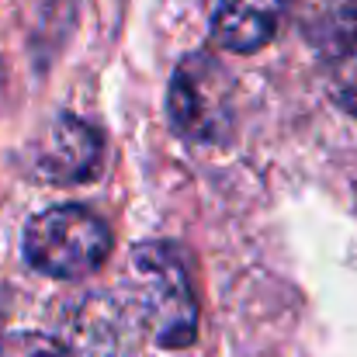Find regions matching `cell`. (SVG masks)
Returning a JSON list of instances; mask_svg holds the SVG:
<instances>
[{"label": "cell", "mask_w": 357, "mask_h": 357, "mask_svg": "<svg viewBox=\"0 0 357 357\" xmlns=\"http://www.w3.org/2000/svg\"><path fill=\"white\" fill-rule=\"evenodd\" d=\"M108 253H112L108 226L80 205L45 208L24 229V260L45 278L59 281L87 278L105 264Z\"/></svg>", "instance_id": "obj_1"}, {"label": "cell", "mask_w": 357, "mask_h": 357, "mask_svg": "<svg viewBox=\"0 0 357 357\" xmlns=\"http://www.w3.org/2000/svg\"><path fill=\"white\" fill-rule=\"evenodd\" d=\"M132 295L153 326L156 340L167 347H184L195 340V295L181 257L167 243H142L128 264Z\"/></svg>", "instance_id": "obj_2"}, {"label": "cell", "mask_w": 357, "mask_h": 357, "mask_svg": "<svg viewBox=\"0 0 357 357\" xmlns=\"http://www.w3.org/2000/svg\"><path fill=\"white\" fill-rule=\"evenodd\" d=\"M170 121L191 142H222L233 125V84L208 56H188L170 80Z\"/></svg>", "instance_id": "obj_3"}, {"label": "cell", "mask_w": 357, "mask_h": 357, "mask_svg": "<svg viewBox=\"0 0 357 357\" xmlns=\"http://www.w3.org/2000/svg\"><path fill=\"white\" fill-rule=\"evenodd\" d=\"M98 163H101V135L73 115L52 121L35 149V167L52 184L87 181L98 170Z\"/></svg>", "instance_id": "obj_4"}, {"label": "cell", "mask_w": 357, "mask_h": 357, "mask_svg": "<svg viewBox=\"0 0 357 357\" xmlns=\"http://www.w3.org/2000/svg\"><path fill=\"white\" fill-rule=\"evenodd\" d=\"M288 0H219L212 17V38L226 52H257L264 49L284 14Z\"/></svg>", "instance_id": "obj_5"}, {"label": "cell", "mask_w": 357, "mask_h": 357, "mask_svg": "<svg viewBox=\"0 0 357 357\" xmlns=\"http://www.w3.org/2000/svg\"><path fill=\"white\" fill-rule=\"evenodd\" d=\"M326 87H330V98L357 119V31L333 42L326 56Z\"/></svg>", "instance_id": "obj_6"}, {"label": "cell", "mask_w": 357, "mask_h": 357, "mask_svg": "<svg viewBox=\"0 0 357 357\" xmlns=\"http://www.w3.org/2000/svg\"><path fill=\"white\" fill-rule=\"evenodd\" d=\"M0 357H73L59 340L45 333H10L0 340Z\"/></svg>", "instance_id": "obj_7"}]
</instances>
